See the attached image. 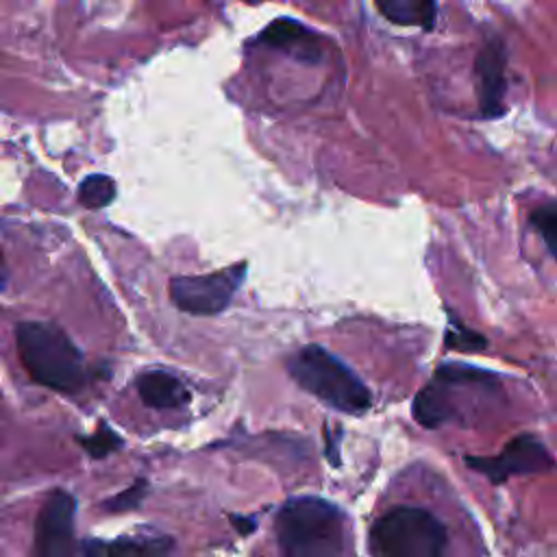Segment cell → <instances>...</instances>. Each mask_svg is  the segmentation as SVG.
<instances>
[{"label": "cell", "mask_w": 557, "mask_h": 557, "mask_svg": "<svg viewBox=\"0 0 557 557\" xmlns=\"http://www.w3.org/2000/svg\"><path fill=\"white\" fill-rule=\"evenodd\" d=\"M274 533L283 555L333 557L350 550L346 513L320 496L287 498L276 518Z\"/></svg>", "instance_id": "1"}, {"label": "cell", "mask_w": 557, "mask_h": 557, "mask_svg": "<svg viewBox=\"0 0 557 557\" xmlns=\"http://www.w3.org/2000/svg\"><path fill=\"white\" fill-rule=\"evenodd\" d=\"M15 344L20 361L35 383L61 394L85 387V359L61 326L39 320L20 322Z\"/></svg>", "instance_id": "2"}, {"label": "cell", "mask_w": 557, "mask_h": 557, "mask_svg": "<svg viewBox=\"0 0 557 557\" xmlns=\"http://www.w3.org/2000/svg\"><path fill=\"white\" fill-rule=\"evenodd\" d=\"M500 392L498 376L466 363H442L431 381L413 398V418L424 429H437L461 420L481 400H494Z\"/></svg>", "instance_id": "3"}, {"label": "cell", "mask_w": 557, "mask_h": 557, "mask_svg": "<svg viewBox=\"0 0 557 557\" xmlns=\"http://www.w3.org/2000/svg\"><path fill=\"white\" fill-rule=\"evenodd\" d=\"M287 372L298 387L339 413L361 416L372 407V394L366 383L318 344H307L294 352L287 359Z\"/></svg>", "instance_id": "4"}, {"label": "cell", "mask_w": 557, "mask_h": 557, "mask_svg": "<svg viewBox=\"0 0 557 557\" xmlns=\"http://www.w3.org/2000/svg\"><path fill=\"white\" fill-rule=\"evenodd\" d=\"M446 546V527L422 507H396L370 529V553L374 555L440 557Z\"/></svg>", "instance_id": "5"}, {"label": "cell", "mask_w": 557, "mask_h": 557, "mask_svg": "<svg viewBox=\"0 0 557 557\" xmlns=\"http://www.w3.org/2000/svg\"><path fill=\"white\" fill-rule=\"evenodd\" d=\"M248 263L239 261L218 272L198 276H174L170 281V298L176 309L191 315H215L224 311L235 292L242 287Z\"/></svg>", "instance_id": "6"}, {"label": "cell", "mask_w": 557, "mask_h": 557, "mask_svg": "<svg viewBox=\"0 0 557 557\" xmlns=\"http://www.w3.org/2000/svg\"><path fill=\"white\" fill-rule=\"evenodd\" d=\"M463 461L472 470L485 474L494 485L507 481L511 474L548 472L555 466L548 448L529 433L507 442V446L494 457H466Z\"/></svg>", "instance_id": "7"}, {"label": "cell", "mask_w": 557, "mask_h": 557, "mask_svg": "<svg viewBox=\"0 0 557 557\" xmlns=\"http://www.w3.org/2000/svg\"><path fill=\"white\" fill-rule=\"evenodd\" d=\"M474 81L479 113L483 120H494L505 113L507 96V46L503 37H487L474 57Z\"/></svg>", "instance_id": "8"}, {"label": "cell", "mask_w": 557, "mask_h": 557, "mask_svg": "<svg viewBox=\"0 0 557 557\" xmlns=\"http://www.w3.org/2000/svg\"><path fill=\"white\" fill-rule=\"evenodd\" d=\"M76 500L70 492H52L35 522V553L41 557L70 555L74 548Z\"/></svg>", "instance_id": "9"}, {"label": "cell", "mask_w": 557, "mask_h": 557, "mask_svg": "<svg viewBox=\"0 0 557 557\" xmlns=\"http://www.w3.org/2000/svg\"><path fill=\"white\" fill-rule=\"evenodd\" d=\"M257 44L270 50H278L283 54H289L305 63H320L322 59V46H320L318 33H313L307 24L285 15L268 22L259 30Z\"/></svg>", "instance_id": "10"}, {"label": "cell", "mask_w": 557, "mask_h": 557, "mask_svg": "<svg viewBox=\"0 0 557 557\" xmlns=\"http://www.w3.org/2000/svg\"><path fill=\"white\" fill-rule=\"evenodd\" d=\"M137 392L144 405L154 409L181 407L189 400L187 387L165 370H148L137 376Z\"/></svg>", "instance_id": "11"}, {"label": "cell", "mask_w": 557, "mask_h": 557, "mask_svg": "<svg viewBox=\"0 0 557 557\" xmlns=\"http://www.w3.org/2000/svg\"><path fill=\"white\" fill-rule=\"evenodd\" d=\"M374 7L394 26H416L431 33L437 24V0H374Z\"/></svg>", "instance_id": "12"}, {"label": "cell", "mask_w": 557, "mask_h": 557, "mask_svg": "<svg viewBox=\"0 0 557 557\" xmlns=\"http://www.w3.org/2000/svg\"><path fill=\"white\" fill-rule=\"evenodd\" d=\"M172 548V537L150 535V537H117L111 544L91 542L85 544V553H109V555H159Z\"/></svg>", "instance_id": "13"}, {"label": "cell", "mask_w": 557, "mask_h": 557, "mask_svg": "<svg viewBox=\"0 0 557 557\" xmlns=\"http://www.w3.org/2000/svg\"><path fill=\"white\" fill-rule=\"evenodd\" d=\"M115 198V183L107 174H89L78 185V202L85 209H104Z\"/></svg>", "instance_id": "14"}, {"label": "cell", "mask_w": 557, "mask_h": 557, "mask_svg": "<svg viewBox=\"0 0 557 557\" xmlns=\"http://www.w3.org/2000/svg\"><path fill=\"white\" fill-rule=\"evenodd\" d=\"M531 226L546 244L548 252L557 259V200H546L537 205L529 215Z\"/></svg>", "instance_id": "15"}, {"label": "cell", "mask_w": 557, "mask_h": 557, "mask_svg": "<svg viewBox=\"0 0 557 557\" xmlns=\"http://www.w3.org/2000/svg\"><path fill=\"white\" fill-rule=\"evenodd\" d=\"M78 444L85 448V453L91 457V459H102L107 455H111L113 450L122 448V437L104 422L98 424V429L87 435V437H78Z\"/></svg>", "instance_id": "16"}, {"label": "cell", "mask_w": 557, "mask_h": 557, "mask_svg": "<svg viewBox=\"0 0 557 557\" xmlns=\"http://www.w3.org/2000/svg\"><path fill=\"white\" fill-rule=\"evenodd\" d=\"M446 348L450 350H463V352H474V350H483L487 346L485 337L479 335L476 331L463 326L461 322L455 320V315H448V331L444 337Z\"/></svg>", "instance_id": "17"}, {"label": "cell", "mask_w": 557, "mask_h": 557, "mask_svg": "<svg viewBox=\"0 0 557 557\" xmlns=\"http://www.w3.org/2000/svg\"><path fill=\"white\" fill-rule=\"evenodd\" d=\"M146 492H148V483H146V479H137L131 487H126L124 492H120V494H115L113 498L104 500V503H102V507H104L107 511H113V513L137 509V507L141 505V500H144Z\"/></svg>", "instance_id": "18"}, {"label": "cell", "mask_w": 557, "mask_h": 557, "mask_svg": "<svg viewBox=\"0 0 557 557\" xmlns=\"http://www.w3.org/2000/svg\"><path fill=\"white\" fill-rule=\"evenodd\" d=\"M231 520H233V527L242 533V535H248L250 531H255L257 529V522H255V518H242V516H231Z\"/></svg>", "instance_id": "19"}]
</instances>
